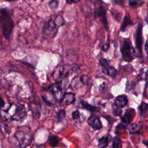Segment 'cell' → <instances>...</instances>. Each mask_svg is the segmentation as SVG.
<instances>
[{"label": "cell", "instance_id": "cb8c5ba5", "mask_svg": "<svg viewBox=\"0 0 148 148\" xmlns=\"http://www.w3.org/2000/svg\"><path fill=\"white\" fill-rule=\"evenodd\" d=\"M121 113H122V111H121V109H120V108H119V107H117L116 106L115 109H113V113L116 116H120Z\"/></svg>", "mask_w": 148, "mask_h": 148}, {"label": "cell", "instance_id": "e0dca14e", "mask_svg": "<svg viewBox=\"0 0 148 148\" xmlns=\"http://www.w3.org/2000/svg\"><path fill=\"white\" fill-rule=\"evenodd\" d=\"M138 77L141 80H146L148 79V67L143 68L138 75Z\"/></svg>", "mask_w": 148, "mask_h": 148}, {"label": "cell", "instance_id": "1f68e13d", "mask_svg": "<svg viewBox=\"0 0 148 148\" xmlns=\"http://www.w3.org/2000/svg\"><path fill=\"white\" fill-rule=\"evenodd\" d=\"M105 87V83H103L102 84H101V86H100V87H99V90H100V91H101V90H103V89H104V87Z\"/></svg>", "mask_w": 148, "mask_h": 148}, {"label": "cell", "instance_id": "4316f807", "mask_svg": "<svg viewBox=\"0 0 148 148\" xmlns=\"http://www.w3.org/2000/svg\"><path fill=\"white\" fill-rule=\"evenodd\" d=\"M109 47V43H108L105 44V45L102 46V50L103 51H107V50H108Z\"/></svg>", "mask_w": 148, "mask_h": 148}, {"label": "cell", "instance_id": "ffe728a7", "mask_svg": "<svg viewBox=\"0 0 148 148\" xmlns=\"http://www.w3.org/2000/svg\"><path fill=\"white\" fill-rule=\"evenodd\" d=\"M121 140L118 137H115L113 140L112 148H120V147H121Z\"/></svg>", "mask_w": 148, "mask_h": 148}, {"label": "cell", "instance_id": "30bf717a", "mask_svg": "<svg viewBox=\"0 0 148 148\" xmlns=\"http://www.w3.org/2000/svg\"><path fill=\"white\" fill-rule=\"evenodd\" d=\"M135 115V111L134 109L129 108L128 109L124 114L121 117V121L125 124H129L133 120Z\"/></svg>", "mask_w": 148, "mask_h": 148}, {"label": "cell", "instance_id": "603a6c76", "mask_svg": "<svg viewBox=\"0 0 148 148\" xmlns=\"http://www.w3.org/2000/svg\"><path fill=\"white\" fill-rule=\"evenodd\" d=\"M58 5V2L57 1V0H51L50 2H49V6L50 7V8L53 10L56 9Z\"/></svg>", "mask_w": 148, "mask_h": 148}, {"label": "cell", "instance_id": "4dcf8cb0", "mask_svg": "<svg viewBox=\"0 0 148 148\" xmlns=\"http://www.w3.org/2000/svg\"><path fill=\"white\" fill-rule=\"evenodd\" d=\"M45 144L44 143V144H42L37 146L36 148H45Z\"/></svg>", "mask_w": 148, "mask_h": 148}, {"label": "cell", "instance_id": "7c38bea8", "mask_svg": "<svg viewBox=\"0 0 148 148\" xmlns=\"http://www.w3.org/2000/svg\"><path fill=\"white\" fill-rule=\"evenodd\" d=\"M75 101V94L72 92H66L64 94L61 102H62L65 105H69L74 102Z\"/></svg>", "mask_w": 148, "mask_h": 148}, {"label": "cell", "instance_id": "ba28073f", "mask_svg": "<svg viewBox=\"0 0 148 148\" xmlns=\"http://www.w3.org/2000/svg\"><path fill=\"white\" fill-rule=\"evenodd\" d=\"M49 90L53 95L56 101H62L64 95L62 94L61 83L58 82L50 86Z\"/></svg>", "mask_w": 148, "mask_h": 148}, {"label": "cell", "instance_id": "8fae6325", "mask_svg": "<svg viewBox=\"0 0 148 148\" xmlns=\"http://www.w3.org/2000/svg\"><path fill=\"white\" fill-rule=\"evenodd\" d=\"M115 106L119 108H123L128 103V98L124 95H120L117 96L114 101Z\"/></svg>", "mask_w": 148, "mask_h": 148}, {"label": "cell", "instance_id": "3957f363", "mask_svg": "<svg viewBox=\"0 0 148 148\" xmlns=\"http://www.w3.org/2000/svg\"><path fill=\"white\" fill-rule=\"evenodd\" d=\"M120 51L123 58V60L127 62L132 61L135 57V50L131 44L130 39H125L121 45Z\"/></svg>", "mask_w": 148, "mask_h": 148}, {"label": "cell", "instance_id": "5bb4252c", "mask_svg": "<svg viewBox=\"0 0 148 148\" xmlns=\"http://www.w3.org/2000/svg\"><path fill=\"white\" fill-rule=\"evenodd\" d=\"M132 24V21L131 20L130 16L128 13H127L124 18V20L122 23V25L121 27V31L123 32L125 31L127 27L129 25H131Z\"/></svg>", "mask_w": 148, "mask_h": 148}, {"label": "cell", "instance_id": "ac0fdd59", "mask_svg": "<svg viewBox=\"0 0 148 148\" xmlns=\"http://www.w3.org/2000/svg\"><path fill=\"white\" fill-rule=\"evenodd\" d=\"M59 140H60V138L57 136L52 135L49 138V143L51 147H55L56 146H57Z\"/></svg>", "mask_w": 148, "mask_h": 148}, {"label": "cell", "instance_id": "f1b7e54d", "mask_svg": "<svg viewBox=\"0 0 148 148\" xmlns=\"http://www.w3.org/2000/svg\"><path fill=\"white\" fill-rule=\"evenodd\" d=\"M113 2L118 5H122L123 6V3H124V1L123 0H113Z\"/></svg>", "mask_w": 148, "mask_h": 148}, {"label": "cell", "instance_id": "9c48e42d", "mask_svg": "<svg viewBox=\"0 0 148 148\" xmlns=\"http://www.w3.org/2000/svg\"><path fill=\"white\" fill-rule=\"evenodd\" d=\"M87 123L94 130H98L102 128V124L99 117L94 114H91L88 117Z\"/></svg>", "mask_w": 148, "mask_h": 148}, {"label": "cell", "instance_id": "7402d4cb", "mask_svg": "<svg viewBox=\"0 0 148 148\" xmlns=\"http://www.w3.org/2000/svg\"><path fill=\"white\" fill-rule=\"evenodd\" d=\"M65 112L64 109H61L60 110L58 113H57V120L58 122H61L63 120V119L65 118Z\"/></svg>", "mask_w": 148, "mask_h": 148}, {"label": "cell", "instance_id": "d4e9b609", "mask_svg": "<svg viewBox=\"0 0 148 148\" xmlns=\"http://www.w3.org/2000/svg\"><path fill=\"white\" fill-rule=\"evenodd\" d=\"M79 115H80L79 111L76 110H75V111H74L72 113V118L73 120H76V119L79 118V117H80Z\"/></svg>", "mask_w": 148, "mask_h": 148}, {"label": "cell", "instance_id": "277c9868", "mask_svg": "<svg viewBox=\"0 0 148 148\" xmlns=\"http://www.w3.org/2000/svg\"><path fill=\"white\" fill-rule=\"evenodd\" d=\"M62 17H60V19H58V17H56L55 20L53 21L52 20H50L45 25V26L43 28V34L45 35L50 36L53 35V36L56 35V33L58 29V27L61 26L62 24L61 22L64 23V20H60V18Z\"/></svg>", "mask_w": 148, "mask_h": 148}, {"label": "cell", "instance_id": "d6a6232c", "mask_svg": "<svg viewBox=\"0 0 148 148\" xmlns=\"http://www.w3.org/2000/svg\"><path fill=\"white\" fill-rule=\"evenodd\" d=\"M145 50L148 53V40H147V42L146 43V45H145Z\"/></svg>", "mask_w": 148, "mask_h": 148}, {"label": "cell", "instance_id": "8992f818", "mask_svg": "<svg viewBox=\"0 0 148 148\" xmlns=\"http://www.w3.org/2000/svg\"><path fill=\"white\" fill-rule=\"evenodd\" d=\"M99 63L102 68V73L112 77H114L116 76L117 73V70L109 64L107 60L101 58L99 60Z\"/></svg>", "mask_w": 148, "mask_h": 148}, {"label": "cell", "instance_id": "5b68a950", "mask_svg": "<svg viewBox=\"0 0 148 148\" xmlns=\"http://www.w3.org/2000/svg\"><path fill=\"white\" fill-rule=\"evenodd\" d=\"M15 136L20 147L24 148L29 146L32 141V135L28 132L18 131L15 134Z\"/></svg>", "mask_w": 148, "mask_h": 148}, {"label": "cell", "instance_id": "2e32d148", "mask_svg": "<svg viewBox=\"0 0 148 148\" xmlns=\"http://www.w3.org/2000/svg\"><path fill=\"white\" fill-rule=\"evenodd\" d=\"M80 103H81V105H82V107H83L84 109H87V110H89V111L91 112H96V110H97V108L96 107L91 105L90 104L88 103L87 102H85L84 101L81 100Z\"/></svg>", "mask_w": 148, "mask_h": 148}, {"label": "cell", "instance_id": "e575fe53", "mask_svg": "<svg viewBox=\"0 0 148 148\" xmlns=\"http://www.w3.org/2000/svg\"><path fill=\"white\" fill-rule=\"evenodd\" d=\"M147 23H148V18H147Z\"/></svg>", "mask_w": 148, "mask_h": 148}, {"label": "cell", "instance_id": "9a60e30c", "mask_svg": "<svg viewBox=\"0 0 148 148\" xmlns=\"http://www.w3.org/2000/svg\"><path fill=\"white\" fill-rule=\"evenodd\" d=\"M109 138L108 135L101 137L98 140V147L99 148H106L108 146Z\"/></svg>", "mask_w": 148, "mask_h": 148}, {"label": "cell", "instance_id": "484cf974", "mask_svg": "<svg viewBox=\"0 0 148 148\" xmlns=\"http://www.w3.org/2000/svg\"><path fill=\"white\" fill-rule=\"evenodd\" d=\"M140 108H141V112L142 113L143 112H145L146 110L148 109V104L145 103V102H142L140 105Z\"/></svg>", "mask_w": 148, "mask_h": 148}, {"label": "cell", "instance_id": "d6986e66", "mask_svg": "<svg viewBox=\"0 0 148 148\" xmlns=\"http://www.w3.org/2000/svg\"><path fill=\"white\" fill-rule=\"evenodd\" d=\"M140 127V126L138 124H136V123L132 124L129 128V131L131 134L137 133L139 131Z\"/></svg>", "mask_w": 148, "mask_h": 148}, {"label": "cell", "instance_id": "836d02e7", "mask_svg": "<svg viewBox=\"0 0 148 148\" xmlns=\"http://www.w3.org/2000/svg\"><path fill=\"white\" fill-rule=\"evenodd\" d=\"M5 1H14L16 0H5Z\"/></svg>", "mask_w": 148, "mask_h": 148}, {"label": "cell", "instance_id": "f546056e", "mask_svg": "<svg viewBox=\"0 0 148 148\" xmlns=\"http://www.w3.org/2000/svg\"><path fill=\"white\" fill-rule=\"evenodd\" d=\"M1 109L4 106V104H5V102H4V101H3V98H1Z\"/></svg>", "mask_w": 148, "mask_h": 148}, {"label": "cell", "instance_id": "83f0119b", "mask_svg": "<svg viewBox=\"0 0 148 148\" xmlns=\"http://www.w3.org/2000/svg\"><path fill=\"white\" fill-rule=\"evenodd\" d=\"M80 0H66V2L67 3L69 4H71V3H78L79 2H80Z\"/></svg>", "mask_w": 148, "mask_h": 148}, {"label": "cell", "instance_id": "7a4b0ae2", "mask_svg": "<svg viewBox=\"0 0 148 148\" xmlns=\"http://www.w3.org/2000/svg\"><path fill=\"white\" fill-rule=\"evenodd\" d=\"M8 114L10 115V119L12 120L20 121L23 119L26 116V110L24 106L20 103H14L10 105L9 107L5 110Z\"/></svg>", "mask_w": 148, "mask_h": 148}, {"label": "cell", "instance_id": "52a82bcc", "mask_svg": "<svg viewBox=\"0 0 148 148\" xmlns=\"http://www.w3.org/2000/svg\"><path fill=\"white\" fill-rule=\"evenodd\" d=\"M94 14L95 17L100 18L101 23L103 25L105 29H106V31H108L109 27L108 24V20L106 17V11L105 8H103V6H100L97 8L95 10Z\"/></svg>", "mask_w": 148, "mask_h": 148}, {"label": "cell", "instance_id": "6da1fadb", "mask_svg": "<svg viewBox=\"0 0 148 148\" xmlns=\"http://www.w3.org/2000/svg\"><path fill=\"white\" fill-rule=\"evenodd\" d=\"M0 20L2 35L5 38L9 39L14 27V24L8 10L5 8L1 9Z\"/></svg>", "mask_w": 148, "mask_h": 148}, {"label": "cell", "instance_id": "44dd1931", "mask_svg": "<svg viewBox=\"0 0 148 148\" xmlns=\"http://www.w3.org/2000/svg\"><path fill=\"white\" fill-rule=\"evenodd\" d=\"M128 2L130 5L133 7L140 6L143 3L142 0H128Z\"/></svg>", "mask_w": 148, "mask_h": 148}, {"label": "cell", "instance_id": "4fadbf2b", "mask_svg": "<svg viewBox=\"0 0 148 148\" xmlns=\"http://www.w3.org/2000/svg\"><path fill=\"white\" fill-rule=\"evenodd\" d=\"M141 45H142V25H139L136 32V46L140 53H142Z\"/></svg>", "mask_w": 148, "mask_h": 148}]
</instances>
